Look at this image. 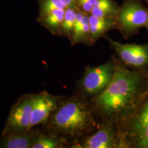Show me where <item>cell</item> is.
<instances>
[{
    "label": "cell",
    "instance_id": "obj_1",
    "mask_svg": "<svg viewBox=\"0 0 148 148\" xmlns=\"http://www.w3.org/2000/svg\"><path fill=\"white\" fill-rule=\"evenodd\" d=\"M140 84L136 72L118 65L110 82L97 97L96 103L108 114L118 113L128 107L136 98Z\"/></svg>",
    "mask_w": 148,
    "mask_h": 148
},
{
    "label": "cell",
    "instance_id": "obj_2",
    "mask_svg": "<svg viewBox=\"0 0 148 148\" xmlns=\"http://www.w3.org/2000/svg\"><path fill=\"white\" fill-rule=\"evenodd\" d=\"M52 123L62 132L73 135L88 128L91 123V116L89 110L82 103L77 101H69L55 112Z\"/></svg>",
    "mask_w": 148,
    "mask_h": 148
},
{
    "label": "cell",
    "instance_id": "obj_3",
    "mask_svg": "<svg viewBox=\"0 0 148 148\" xmlns=\"http://www.w3.org/2000/svg\"><path fill=\"white\" fill-rule=\"evenodd\" d=\"M33 97L34 95H23L13 106L2 136L26 132L32 130L30 125Z\"/></svg>",
    "mask_w": 148,
    "mask_h": 148
},
{
    "label": "cell",
    "instance_id": "obj_4",
    "mask_svg": "<svg viewBox=\"0 0 148 148\" xmlns=\"http://www.w3.org/2000/svg\"><path fill=\"white\" fill-rule=\"evenodd\" d=\"M116 19L123 31L132 32L147 26L148 10L137 1L128 0L119 8Z\"/></svg>",
    "mask_w": 148,
    "mask_h": 148
},
{
    "label": "cell",
    "instance_id": "obj_5",
    "mask_svg": "<svg viewBox=\"0 0 148 148\" xmlns=\"http://www.w3.org/2000/svg\"><path fill=\"white\" fill-rule=\"evenodd\" d=\"M114 68L112 63L109 62L87 69L82 83L85 91L90 94L102 92L110 82Z\"/></svg>",
    "mask_w": 148,
    "mask_h": 148
},
{
    "label": "cell",
    "instance_id": "obj_6",
    "mask_svg": "<svg viewBox=\"0 0 148 148\" xmlns=\"http://www.w3.org/2000/svg\"><path fill=\"white\" fill-rule=\"evenodd\" d=\"M58 98L43 92L34 95L32 101L31 128L47 121L52 112L57 109Z\"/></svg>",
    "mask_w": 148,
    "mask_h": 148
},
{
    "label": "cell",
    "instance_id": "obj_7",
    "mask_svg": "<svg viewBox=\"0 0 148 148\" xmlns=\"http://www.w3.org/2000/svg\"><path fill=\"white\" fill-rule=\"evenodd\" d=\"M112 47L126 63L136 67L148 64V46L135 44H122L111 40Z\"/></svg>",
    "mask_w": 148,
    "mask_h": 148
},
{
    "label": "cell",
    "instance_id": "obj_8",
    "mask_svg": "<svg viewBox=\"0 0 148 148\" xmlns=\"http://www.w3.org/2000/svg\"><path fill=\"white\" fill-rule=\"evenodd\" d=\"M36 135L32 130L26 132L3 135L0 140V148H32Z\"/></svg>",
    "mask_w": 148,
    "mask_h": 148
},
{
    "label": "cell",
    "instance_id": "obj_9",
    "mask_svg": "<svg viewBox=\"0 0 148 148\" xmlns=\"http://www.w3.org/2000/svg\"><path fill=\"white\" fill-rule=\"evenodd\" d=\"M133 130L137 137L138 145L148 148V101L134 120Z\"/></svg>",
    "mask_w": 148,
    "mask_h": 148
},
{
    "label": "cell",
    "instance_id": "obj_10",
    "mask_svg": "<svg viewBox=\"0 0 148 148\" xmlns=\"http://www.w3.org/2000/svg\"><path fill=\"white\" fill-rule=\"evenodd\" d=\"M114 134L110 128H101L87 138L83 145L85 148H111L115 147Z\"/></svg>",
    "mask_w": 148,
    "mask_h": 148
},
{
    "label": "cell",
    "instance_id": "obj_11",
    "mask_svg": "<svg viewBox=\"0 0 148 148\" xmlns=\"http://www.w3.org/2000/svg\"><path fill=\"white\" fill-rule=\"evenodd\" d=\"M116 22V18H100L90 14V36L91 39H97L114 27Z\"/></svg>",
    "mask_w": 148,
    "mask_h": 148
},
{
    "label": "cell",
    "instance_id": "obj_12",
    "mask_svg": "<svg viewBox=\"0 0 148 148\" xmlns=\"http://www.w3.org/2000/svg\"><path fill=\"white\" fill-rule=\"evenodd\" d=\"M90 16L88 14L79 10L77 11L76 20L71 36L73 43L80 42L90 36Z\"/></svg>",
    "mask_w": 148,
    "mask_h": 148
},
{
    "label": "cell",
    "instance_id": "obj_13",
    "mask_svg": "<svg viewBox=\"0 0 148 148\" xmlns=\"http://www.w3.org/2000/svg\"><path fill=\"white\" fill-rule=\"evenodd\" d=\"M119 8L112 0H98L90 15L100 18H117Z\"/></svg>",
    "mask_w": 148,
    "mask_h": 148
},
{
    "label": "cell",
    "instance_id": "obj_14",
    "mask_svg": "<svg viewBox=\"0 0 148 148\" xmlns=\"http://www.w3.org/2000/svg\"><path fill=\"white\" fill-rule=\"evenodd\" d=\"M65 10H54L47 14L38 16V21L52 32H60Z\"/></svg>",
    "mask_w": 148,
    "mask_h": 148
},
{
    "label": "cell",
    "instance_id": "obj_15",
    "mask_svg": "<svg viewBox=\"0 0 148 148\" xmlns=\"http://www.w3.org/2000/svg\"><path fill=\"white\" fill-rule=\"evenodd\" d=\"M78 8H66L63 21L61 27V32L64 34L72 36L74 26L76 20Z\"/></svg>",
    "mask_w": 148,
    "mask_h": 148
},
{
    "label": "cell",
    "instance_id": "obj_16",
    "mask_svg": "<svg viewBox=\"0 0 148 148\" xmlns=\"http://www.w3.org/2000/svg\"><path fill=\"white\" fill-rule=\"evenodd\" d=\"M66 7L60 0H40L39 16H41L57 10H65Z\"/></svg>",
    "mask_w": 148,
    "mask_h": 148
},
{
    "label": "cell",
    "instance_id": "obj_17",
    "mask_svg": "<svg viewBox=\"0 0 148 148\" xmlns=\"http://www.w3.org/2000/svg\"><path fill=\"white\" fill-rule=\"evenodd\" d=\"M60 147V144L57 139L47 136L37 134L32 148H57Z\"/></svg>",
    "mask_w": 148,
    "mask_h": 148
},
{
    "label": "cell",
    "instance_id": "obj_18",
    "mask_svg": "<svg viewBox=\"0 0 148 148\" xmlns=\"http://www.w3.org/2000/svg\"><path fill=\"white\" fill-rule=\"evenodd\" d=\"M98 0H76V7L84 12L90 14Z\"/></svg>",
    "mask_w": 148,
    "mask_h": 148
},
{
    "label": "cell",
    "instance_id": "obj_19",
    "mask_svg": "<svg viewBox=\"0 0 148 148\" xmlns=\"http://www.w3.org/2000/svg\"><path fill=\"white\" fill-rule=\"evenodd\" d=\"M66 8H76V0H60Z\"/></svg>",
    "mask_w": 148,
    "mask_h": 148
},
{
    "label": "cell",
    "instance_id": "obj_20",
    "mask_svg": "<svg viewBox=\"0 0 148 148\" xmlns=\"http://www.w3.org/2000/svg\"><path fill=\"white\" fill-rule=\"evenodd\" d=\"M146 27H148V24H147V26H146Z\"/></svg>",
    "mask_w": 148,
    "mask_h": 148
},
{
    "label": "cell",
    "instance_id": "obj_21",
    "mask_svg": "<svg viewBox=\"0 0 148 148\" xmlns=\"http://www.w3.org/2000/svg\"><path fill=\"white\" fill-rule=\"evenodd\" d=\"M147 1H148V0H147Z\"/></svg>",
    "mask_w": 148,
    "mask_h": 148
}]
</instances>
